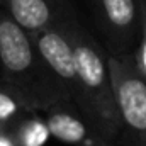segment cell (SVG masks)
Wrapping results in <instances>:
<instances>
[{"mask_svg": "<svg viewBox=\"0 0 146 146\" xmlns=\"http://www.w3.org/2000/svg\"><path fill=\"white\" fill-rule=\"evenodd\" d=\"M5 12L29 34L61 24L76 12L70 0H2Z\"/></svg>", "mask_w": 146, "mask_h": 146, "instance_id": "7", "label": "cell"}, {"mask_svg": "<svg viewBox=\"0 0 146 146\" xmlns=\"http://www.w3.org/2000/svg\"><path fill=\"white\" fill-rule=\"evenodd\" d=\"M107 58L121 122L117 146H146V78L138 70L133 53H109Z\"/></svg>", "mask_w": 146, "mask_h": 146, "instance_id": "3", "label": "cell"}, {"mask_svg": "<svg viewBox=\"0 0 146 146\" xmlns=\"http://www.w3.org/2000/svg\"><path fill=\"white\" fill-rule=\"evenodd\" d=\"M0 3H2V0H0Z\"/></svg>", "mask_w": 146, "mask_h": 146, "instance_id": "13", "label": "cell"}, {"mask_svg": "<svg viewBox=\"0 0 146 146\" xmlns=\"http://www.w3.org/2000/svg\"><path fill=\"white\" fill-rule=\"evenodd\" d=\"M76 22H78V15L75 12L72 17H68L61 24L29 34L39 54L46 61V65L51 68V72L58 76V80L68 90L72 102L76 100L78 90H80L72 44L73 27Z\"/></svg>", "mask_w": 146, "mask_h": 146, "instance_id": "5", "label": "cell"}, {"mask_svg": "<svg viewBox=\"0 0 146 146\" xmlns=\"http://www.w3.org/2000/svg\"><path fill=\"white\" fill-rule=\"evenodd\" d=\"M110 54L131 53L141 34L139 0H87Z\"/></svg>", "mask_w": 146, "mask_h": 146, "instance_id": "4", "label": "cell"}, {"mask_svg": "<svg viewBox=\"0 0 146 146\" xmlns=\"http://www.w3.org/2000/svg\"><path fill=\"white\" fill-rule=\"evenodd\" d=\"M72 44L80 87L73 104L106 139L117 145L121 122L109 70V53L80 21L73 27Z\"/></svg>", "mask_w": 146, "mask_h": 146, "instance_id": "2", "label": "cell"}, {"mask_svg": "<svg viewBox=\"0 0 146 146\" xmlns=\"http://www.w3.org/2000/svg\"><path fill=\"white\" fill-rule=\"evenodd\" d=\"M21 114H31L27 112L22 102L3 85L0 87V126L5 129L9 124L19 121Z\"/></svg>", "mask_w": 146, "mask_h": 146, "instance_id": "9", "label": "cell"}, {"mask_svg": "<svg viewBox=\"0 0 146 146\" xmlns=\"http://www.w3.org/2000/svg\"><path fill=\"white\" fill-rule=\"evenodd\" d=\"M0 146H17L15 141H14V138H12V134L7 133L5 129L0 131Z\"/></svg>", "mask_w": 146, "mask_h": 146, "instance_id": "11", "label": "cell"}, {"mask_svg": "<svg viewBox=\"0 0 146 146\" xmlns=\"http://www.w3.org/2000/svg\"><path fill=\"white\" fill-rule=\"evenodd\" d=\"M139 10H141V34L146 39V0H139Z\"/></svg>", "mask_w": 146, "mask_h": 146, "instance_id": "10", "label": "cell"}, {"mask_svg": "<svg viewBox=\"0 0 146 146\" xmlns=\"http://www.w3.org/2000/svg\"><path fill=\"white\" fill-rule=\"evenodd\" d=\"M49 133L70 146H117L106 139L78 110L72 100H63L46 110Z\"/></svg>", "mask_w": 146, "mask_h": 146, "instance_id": "6", "label": "cell"}, {"mask_svg": "<svg viewBox=\"0 0 146 146\" xmlns=\"http://www.w3.org/2000/svg\"><path fill=\"white\" fill-rule=\"evenodd\" d=\"M10 134L17 146H44L51 136L46 119H41L36 112L15 121L14 131H10Z\"/></svg>", "mask_w": 146, "mask_h": 146, "instance_id": "8", "label": "cell"}, {"mask_svg": "<svg viewBox=\"0 0 146 146\" xmlns=\"http://www.w3.org/2000/svg\"><path fill=\"white\" fill-rule=\"evenodd\" d=\"M0 131H3V127H2V126H0Z\"/></svg>", "mask_w": 146, "mask_h": 146, "instance_id": "12", "label": "cell"}, {"mask_svg": "<svg viewBox=\"0 0 146 146\" xmlns=\"http://www.w3.org/2000/svg\"><path fill=\"white\" fill-rule=\"evenodd\" d=\"M0 72L3 87L27 112H46L63 100H72L65 85L39 54L29 33L3 10H0Z\"/></svg>", "mask_w": 146, "mask_h": 146, "instance_id": "1", "label": "cell"}]
</instances>
